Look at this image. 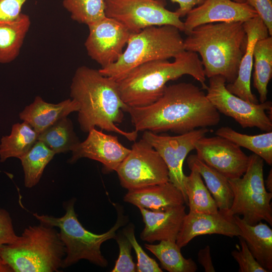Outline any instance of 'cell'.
<instances>
[{
  "label": "cell",
  "mask_w": 272,
  "mask_h": 272,
  "mask_svg": "<svg viewBox=\"0 0 272 272\" xmlns=\"http://www.w3.org/2000/svg\"><path fill=\"white\" fill-rule=\"evenodd\" d=\"M233 1H235L236 2H238V3H245V2H246L245 0H233Z\"/></svg>",
  "instance_id": "43"
},
{
  "label": "cell",
  "mask_w": 272,
  "mask_h": 272,
  "mask_svg": "<svg viewBox=\"0 0 272 272\" xmlns=\"http://www.w3.org/2000/svg\"><path fill=\"white\" fill-rule=\"evenodd\" d=\"M187 163L189 168H195L203 178L219 210L228 211L233 199L228 179L200 160L196 155H189Z\"/></svg>",
  "instance_id": "24"
},
{
  "label": "cell",
  "mask_w": 272,
  "mask_h": 272,
  "mask_svg": "<svg viewBox=\"0 0 272 272\" xmlns=\"http://www.w3.org/2000/svg\"><path fill=\"white\" fill-rule=\"evenodd\" d=\"M55 154L43 142L37 140L31 149L19 159L24 173V184L27 188L39 182L45 167Z\"/></svg>",
  "instance_id": "31"
},
{
  "label": "cell",
  "mask_w": 272,
  "mask_h": 272,
  "mask_svg": "<svg viewBox=\"0 0 272 272\" xmlns=\"http://www.w3.org/2000/svg\"><path fill=\"white\" fill-rule=\"evenodd\" d=\"M253 86L259 95L260 103L267 101V85L272 76V37L256 42L253 52Z\"/></svg>",
  "instance_id": "25"
},
{
  "label": "cell",
  "mask_w": 272,
  "mask_h": 272,
  "mask_svg": "<svg viewBox=\"0 0 272 272\" xmlns=\"http://www.w3.org/2000/svg\"><path fill=\"white\" fill-rule=\"evenodd\" d=\"M157 244H145L160 261L162 268L169 272H195L197 269L192 258H184L176 242L163 240Z\"/></svg>",
  "instance_id": "30"
},
{
  "label": "cell",
  "mask_w": 272,
  "mask_h": 272,
  "mask_svg": "<svg viewBox=\"0 0 272 272\" xmlns=\"http://www.w3.org/2000/svg\"><path fill=\"white\" fill-rule=\"evenodd\" d=\"M247 35V44L238 69L235 80L226 85L234 95L249 102L257 104L258 101L251 91V72L253 64V52L257 41L269 36L268 29L261 18L257 16L243 23Z\"/></svg>",
  "instance_id": "18"
},
{
  "label": "cell",
  "mask_w": 272,
  "mask_h": 272,
  "mask_svg": "<svg viewBox=\"0 0 272 272\" xmlns=\"http://www.w3.org/2000/svg\"><path fill=\"white\" fill-rule=\"evenodd\" d=\"M239 237L241 248L236 246L237 250H234L231 255L238 263L239 272H268L255 259L243 238Z\"/></svg>",
  "instance_id": "35"
},
{
  "label": "cell",
  "mask_w": 272,
  "mask_h": 272,
  "mask_svg": "<svg viewBox=\"0 0 272 272\" xmlns=\"http://www.w3.org/2000/svg\"><path fill=\"white\" fill-rule=\"evenodd\" d=\"M62 5L73 20L87 26L106 17L104 0H63Z\"/></svg>",
  "instance_id": "32"
},
{
  "label": "cell",
  "mask_w": 272,
  "mask_h": 272,
  "mask_svg": "<svg viewBox=\"0 0 272 272\" xmlns=\"http://www.w3.org/2000/svg\"><path fill=\"white\" fill-rule=\"evenodd\" d=\"M184 32L187 35L195 27L206 24L241 22L258 16L247 3L233 0H205L186 15Z\"/></svg>",
  "instance_id": "16"
},
{
  "label": "cell",
  "mask_w": 272,
  "mask_h": 272,
  "mask_svg": "<svg viewBox=\"0 0 272 272\" xmlns=\"http://www.w3.org/2000/svg\"><path fill=\"white\" fill-rule=\"evenodd\" d=\"M263 165V160L252 154L243 175L228 179L233 199L228 211L233 216H242V220L251 225L262 220L272 225V193L264 186Z\"/></svg>",
  "instance_id": "8"
},
{
  "label": "cell",
  "mask_w": 272,
  "mask_h": 272,
  "mask_svg": "<svg viewBox=\"0 0 272 272\" xmlns=\"http://www.w3.org/2000/svg\"><path fill=\"white\" fill-rule=\"evenodd\" d=\"M257 12L272 36V0H245Z\"/></svg>",
  "instance_id": "37"
},
{
  "label": "cell",
  "mask_w": 272,
  "mask_h": 272,
  "mask_svg": "<svg viewBox=\"0 0 272 272\" xmlns=\"http://www.w3.org/2000/svg\"><path fill=\"white\" fill-rule=\"evenodd\" d=\"M124 201L154 211L167 210L185 203L181 191L169 181L128 190Z\"/></svg>",
  "instance_id": "20"
},
{
  "label": "cell",
  "mask_w": 272,
  "mask_h": 272,
  "mask_svg": "<svg viewBox=\"0 0 272 272\" xmlns=\"http://www.w3.org/2000/svg\"><path fill=\"white\" fill-rule=\"evenodd\" d=\"M38 134L27 122L13 124L11 134L2 137L0 145V161L15 157L20 159L38 140Z\"/></svg>",
  "instance_id": "26"
},
{
  "label": "cell",
  "mask_w": 272,
  "mask_h": 272,
  "mask_svg": "<svg viewBox=\"0 0 272 272\" xmlns=\"http://www.w3.org/2000/svg\"><path fill=\"white\" fill-rule=\"evenodd\" d=\"M209 131L207 127L195 129L178 135H158L144 131L142 139L149 143L162 157L169 171V181L182 193L185 203L187 199L184 187L185 175L183 164L188 153L195 149L196 142Z\"/></svg>",
  "instance_id": "12"
},
{
  "label": "cell",
  "mask_w": 272,
  "mask_h": 272,
  "mask_svg": "<svg viewBox=\"0 0 272 272\" xmlns=\"http://www.w3.org/2000/svg\"><path fill=\"white\" fill-rule=\"evenodd\" d=\"M70 96L79 105L78 121L81 129L88 132L98 127L135 141L138 131H126L117 126L129 107L122 100L117 82L102 75L99 70L83 65L76 71Z\"/></svg>",
  "instance_id": "2"
},
{
  "label": "cell",
  "mask_w": 272,
  "mask_h": 272,
  "mask_svg": "<svg viewBox=\"0 0 272 272\" xmlns=\"http://www.w3.org/2000/svg\"><path fill=\"white\" fill-rule=\"evenodd\" d=\"M191 172L185 175L183 184L189 211L214 214L219 211L216 203L205 185L200 173L194 167L189 168Z\"/></svg>",
  "instance_id": "27"
},
{
  "label": "cell",
  "mask_w": 272,
  "mask_h": 272,
  "mask_svg": "<svg viewBox=\"0 0 272 272\" xmlns=\"http://www.w3.org/2000/svg\"><path fill=\"white\" fill-rule=\"evenodd\" d=\"M106 17L123 24L132 33L151 26L172 25L184 31V23L176 12L158 0H104Z\"/></svg>",
  "instance_id": "9"
},
{
  "label": "cell",
  "mask_w": 272,
  "mask_h": 272,
  "mask_svg": "<svg viewBox=\"0 0 272 272\" xmlns=\"http://www.w3.org/2000/svg\"><path fill=\"white\" fill-rule=\"evenodd\" d=\"M119 247V255L112 272H135L137 265L131 255L132 246L123 232L116 233L115 238Z\"/></svg>",
  "instance_id": "34"
},
{
  "label": "cell",
  "mask_w": 272,
  "mask_h": 272,
  "mask_svg": "<svg viewBox=\"0 0 272 272\" xmlns=\"http://www.w3.org/2000/svg\"><path fill=\"white\" fill-rule=\"evenodd\" d=\"M43 142L55 154L72 151L80 141L74 129L72 120L64 117L38 134Z\"/></svg>",
  "instance_id": "29"
},
{
  "label": "cell",
  "mask_w": 272,
  "mask_h": 272,
  "mask_svg": "<svg viewBox=\"0 0 272 272\" xmlns=\"http://www.w3.org/2000/svg\"><path fill=\"white\" fill-rule=\"evenodd\" d=\"M88 133L86 139L73 149L72 156L68 162L74 163L81 158H87L100 162L103 173L116 171L130 149L123 146L117 137L107 134L95 128Z\"/></svg>",
  "instance_id": "15"
},
{
  "label": "cell",
  "mask_w": 272,
  "mask_h": 272,
  "mask_svg": "<svg viewBox=\"0 0 272 272\" xmlns=\"http://www.w3.org/2000/svg\"><path fill=\"white\" fill-rule=\"evenodd\" d=\"M207 234L238 237L240 230L234 216L231 215L228 211L219 210L214 214L189 211L184 217L176 243L181 248L195 237Z\"/></svg>",
  "instance_id": "17"
},
{
  "label": "cell",
  "mask_w": 272,
  "mask_h": 272,
  "mask_svg": "<svg viewBox=\"0 0 272 272\" xmlns=\"http://www.w3.org/2000/svg\"><path fill=\"white\" fill-rule=\"evenodd\" d=\"M226 82L220 75L209 78L206 95L218 112L233 118L243 128L256 127L262 131H271V117L266 113L271 111V102L255 104L246 101L230 93Z\"/></svg>",
  "instance_id": "10"
},
{
  "label": "cell",
  "mask_w": 272,
  "mask_h": 272,
  "mask_svg": "<svg viewBox=\"0 0 272 272\" xmlns=\"http://www.w3.org/2000/svg\"><path fill=\"white\" fill-rule=\"evenodd\" d=\"M185 208L184 205L163 211L139 208L145 223L141 238L150 243L163 240L176 242L186 215Z\"/></svg>",
  "instance_id": "19"
},
{
  "label": "cell",
  "mask_w": 272,
  "mask_h": 272,
  "mask_svg": "<svg viewBox=\"0 0 272 272\" xmlns=\"http://www.w3.org/2000/svg\"><path fill=\"white\" fill-rule=\"evenodd\" d=\"M0 272H13L11 268L7 265L0 256Z\"/></svg>",
  "instance_id": "42"
},
{
  "label": "cell",
  "mask_w": 272,
  "mask_h": 272,
  "mask_svg": "<svg viewBox=\"0 0 272 272\" xmlns=\"http://www.w3.org/2000/svg\"><path fill=\"white\" fill-rule=\"evenodd\" d=\"M18 237L15 233L10 213L0 208V247L15 242Z\"/></svg>",
  "instance_id": "36"
},
{
  "label": "cell",
  "mask_w": 272,
  "mask_h": 272,
  "mask_svg": "<svg viewBox=\"0 0 272 272\" xmlns=\"http://www.w3.org/2000/svg\"><path fill=\"white\" fill-rule=\"evenodd\" d=\"M189 75L207 90L203 67L197 53L184 50L174 61L158 60L140 65L117 82L123 101L131 107L148 106L163 95L166 84Z\"/></svg>",
  "instance_id": "4"
},
{
  "label": "cell",
  "mask_w": 272,
  "mask_h": 272,
  "mask_svg": "<svg viewBox=\"0 0 272 272\" xmlns=\"http://www.w3.org/2000/svg\"><path fill=\"white\" fill-rule=\"evenodd\" d=\"M132 125L138 131L183 134L196 128L217 125L219 112L205 92L190 83L166 86L162 96L148 106L129 107Z\"/></svg>",
  "instance_id": "1"
},
{
  "label": "cell",
  "mask_w": 272,
  "mask_h": 272,
  "mask_svg": "<svg viewBox=\"0 0 272 272\" xmlns=\"http://www.w3.org/2000/svg\"><path fill=\"white\" fill-rule=\"evenodd\" d=\"M120 185L127 190L169 181L166 164L156 150L143 139L135 142L116 170Z\"/></svg>",
  "instance_id": "11"
},
{
  "label": "cell",
  "mask_w": 272,
  "mask_h": 272,
  "mask_svg": "<svg viewBox=\"0 0 272 272\" xmlns=\"http://www.w3.org/2000/svg\"><path fill=\"white\" fill-rule=\"evenodd\" d=\"M234 219L240 235L257 261L268 272L272 271V230L261 221L251 225L238 215Z\"/></svg>",
  "instance_id": "22"
},
{
  "label": "cell",
  "mask_w": 272,
  "mask_h": 272,
  "mask_svg": "<svg viewBox=\"0 0 272 272\" xmlns=\"http://www.w3.org/2000/svg\"><path fill=\"white\" fill-rule=\"evenodd\" d=\"M28 0H0V21L15 20L22 13V8Z\"/></svg>",
  "instance_id": "38"
},
{
  "label": "cell",
  "mask_w": 272,
  "mask_h": 272,
  "mask_svg": "<svg viewBox=\"0 0 272 272\" xmlns=\"http://www.w3.org/2000/svg\"><path fill=\"white\" fill-rule=\"evenodd\" d=\"M180 30L172 25L151 26L131 33L122 54L115 62L99 70L116 81L143 63L175 57L183 51Z\"/></svg>",
  "instance_id": "7"
},
{
  "label": "cell",
  "mask_w": 272,
  "mask_h": 272,
  "mask_svg": "<svg viewBox=\"0 0 272 272\" xmlns=\"http://www.w3.org/2000/svg\"><path fill=\"white\" fill-rule=\"evenodd\" d=\"M178 3L179 8L175 11L180 17L186 16L196 6L201 4L205 0H171Z\"/></svg>",
  "instance_id": "40"
},
{
  "label": "cell",
  "mask_w": 272,
  "mask_h": 272,
  "mask_svg": "<svg viewBox=\"0 0 272 272\" xmlns=\"http://www.w3.org/2000/svg\"><path fill=\"white\" fill-rule=\"evenodd\" d=\"M75 202L73 198L65 202V213L60 217L37 213L33 216L40 223L59 229V235L65 252L61 268L68 267L81 259L106 267L108 262L102 254L101 245L107 240L115 239L116 231L126 224L127 217L123 214L122 208L115 205L117 219L114 225L105 233L95 234L86 229L78 220L74 208Z\"/></svg>",
  "instance_id": "6"
},
{
  "label": "cell",
  "mask_w": 272,
  "mask_h": 272,
  "mask_svg": "<svg viewBox=\"0 0 272 272\" xmlns=\"http://www.w3.org/2000/svg\"><path fill=\"white\" fill-rule=\"evenodd\" d=\"M88 26L89 33L85 42L88 55L101 68L116 61L132 33L121 23L106 16Z\"/></svg>",
  "instance_id": "13"
},
{
  "label": "cell",
  "mask_w": 272,
  "mask_h": 272,
  "mask_svg": "<svg viewBox=\"0 0 272 272\" xmlns=\"http://www.w3.org/2000/svg\"><path fill=\"white\" fill-rule=\"evenodd\" d=\"M29 16L21 13L15 20L0 21V63H8L19 55L30 28Z\"/></svg>",
  "instance_id": "23"
},
{
  "label": "cell",
  "mask_w": 272,
  "mask_h": 272,
  "mask_svg": "<svg viewBox=\"0 0 272 272\" xmlns=\"http://www.w3.org/2000/svg\"><path fill=\"white\" fill-rule=\"evenodd\" d=\"M123 234L129 241L137 257V272H162L156 260L145 252L134 235V226L130 224L123 229Z\"/></svg>",
  "instance_id": "33"
},
{
  "label": "cell",
  "mask_w": 272,
  "mask_h": 272,
  "mask_svg": "<svg viewBox=\"0 0 272 272\" xmlns=\"http://www.w3.org/2000/svg\"><path fill=\"white\" fill-rule=\"evenodd\" d=\"M79 110L78 103L72 99L53 104L45 102L37 96L34 101L20 113L19 117L39 134L59 119Z\"/></svg>",
  "instance_id": "21"
},
{
  "label": "cell",
  "mask_w": 272,
  "mask_h": 272,
  "mask_svg": "<svg viewBox=\"0 0 272 272\" xmlns=\"http://www.w3.org/2000/svg\"><path fill=\"white\" fill-rule=\"evenodd\" d=\"M194 150L200 160L228 179L241 177L247 169L249 156L224 138L204 136L196 142Z\"/></svg>",
  "instance_id": "14"
},
{
  "label": "cell",
  "mask_w": 272,
  "mask_h": 272,
  "mask_svg": "<svg viewBox=\"0 0 272 272\" xmlns=\"http://www.w3.org/2000/svg\"><path fill=\"white\" fill-rule=\"evenodd\" d=\"M65 247L53 227L40 223L25 228L17 240L0 247L13 272H55L61 268Z\"/></svg>",
  "instance_id": "5"
},
{
  "label": "cell",
  "mask_w": 272,
  "mask_h": 272,
  "mask_svg": "<svg viewBox=\"0 0 272 272\" xmlns=\"http://www.w3.org/2000/svg\"><path fill=\"white\" fill-rule=\"evenodd\" d=\"M197 260L198 262L203 266L206 272H215L212 257L211 249L209 245L199 250L197 253Z\"/></svg>",
  "instance_id": "39"
},
{
  "label": "cell",
  "mask_w": 272,
  "mask_h": 272,
  "mask_svg": "<svg viewBox=\"0 0 272 272\" xmlns=\"http://www.w3.org/2000/svg\"><path fill=\"white\" fill-rule=\"evenodd\" d=\"M216 135L224 138L240 147L253 152L270 166L272 164V131L256 135L237 132L229 126H222L215 132Z\"/></svg>",
  "instance_id": "28"
},
{
  "label": "cell",
  "mask_w": 272,
  "mask_h": 272,
  "mask_svg": "<svg viewBox=\"0 0 272 272\" xmlns=\"http://www.w3.org/2000/svg\"><path fill=\"white\" fill-rule=\"evenodd\" d=\"M264 184L266 190L272 193V169H271L266 179L264 180Z\"/></svg>",
  "instance_id": "41"
},
{
  "label": "cell",
  "mask_w": 272,
  "mask_h": 272,
  "mask_svg": "<svg viewBox=\"0 0 272 272\" xmlns=\"http://www.w3.org/2000/svg\"><path fill=\"white\" fill-rule=\"evenodd\" d=\"M187 35L184 50L200 55L206 77L220 75L229 83L235 80L247 44L243 22L203 24Z\"/></svg>",
  "instance_id": "3"
}]
</instances>
